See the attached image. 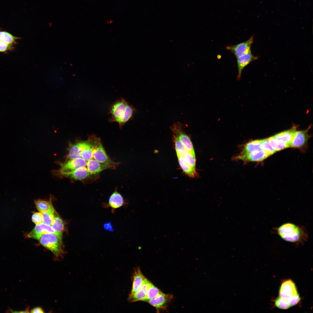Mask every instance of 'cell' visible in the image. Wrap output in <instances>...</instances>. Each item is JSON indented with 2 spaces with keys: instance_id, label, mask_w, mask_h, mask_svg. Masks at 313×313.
Listing matches in <instances>:
<instances>
[{
  "instance_id": "e0dca14e",
  "label": "cell",
  "mask_w": 313,
  "mask_h": 313,
  "mask_svg": "<svg viewBox=\"0 0 313 313\" xmlns=\"http://www.w3.org/2000/svg\"><path fill=\"white\" fill-rule=\"evenodd\" d=\"M63 176L76 180H81L87 178L90 175L87 168L83 167L74 170L59 173Z\"/></svg>"
},
{
  "instance_id": "d6986e66",
  "label": "cell",
  "mask_w": 313,
  "mask_h": 313,
  "mask_svg": "<svg viewBox=\"0 0 313 313\" xmlns=\"http://www.w3.org/2000/svg\"><path fill=\"white\" fill-rule=\"evenodd\" d=\"M124 204L123 198L121 194L117 191L114 192L110 196L108 205L114 211L123 206Z\"/></svg>"
},
{
  "instance_id": "2e32d148",
  "label": "cell",
  "mask_w": 313,
  "mask_h": 313,
  "mask_svg": "<svg viewBox=\"0 0 313 313\" xmlns=\"http://www.w3.org/2000/svg\"><path fill=\"white\" fill-rule=\"evenodd\" d=\"M86 165L91 175L97 174L105 169L113 168L115 167L101 163L93 158L88 161Z\"/></svg>"
},
{
  "instance_id": "484cf974",
  "label": "cell",
  "mask_w": 313,
  "mask_h": 313,
  "mask_svg": "<svg viewBox=\"0 0 313 313\" xmlns=\"http://www.w3.org/2000/svg\"><path fill=\"white\" fill-rule=\"evenodd\" d=\"M268 139L272 146L276 152L288 147L285 143L276 139L273 137H271Z\"/></svg>"
},
{
  "instance_id": "e575fe53",
  "label": "cell",
  "mask_w": 313,
  "mask_h": 313,
  "mask_svg": "<svg viewBox=\"0 0 313 313\" xmlns=\"http://www.w3.org/2000/svg\"><path fill=\"white\" fill-rule=\"evenodd\" d=\"M14 48V46L8 44L0 40V52L6 53Z\"/></svg>"
},
{
  "instance_id": "44dd1931",
  "label": "cell",
  "mask_w": 313,
  "mask_h": 313,
  "mask_svg": "<svg viewBox=\"0 0 313 313\" xmlns=\"http://www.w3.org/2000/svg\"><path fill=\"white\" fill-rule=\"evenodd\" d=\"M261 149V140H254L247 143L240 153H248Z\"/></svg>"
},
{
  "instance_id": "8992f818",
  "label": "cell",
  "mask_w": 313,
  "mask_h": 313,
  "mask_svg": "<svg viewBox=\"0 0 313 313\" xmlns=\"http://www.w3.org/2000/svg\"><path fill=\"white\" fill-rule=\"evenodd\" d=\"M49 233L54 234L62 239V233L57 232L51 226L43 223L36 225L30 232L26 235V236L39 240L42 235Z\"/></svg>"
},
{
  "instance_id": "30bf717a",
  "label": "cell",
  "mask_w": 313,
  "mask_h": 313,
  "mask_svg": "<svg viewBox=\"0 0 313 313\" xmlns=\"http://www.w3.org/2000/svg\"><path fill=\"white\" fill-rule=\"evenodd\" d=\"M152 284L146 278L141 288L133 294L128 295V301L130 302L146 301L148 290Z\"/></svg>"
},
{
  "instance_id": "3957f363",
  "label": "cell",
  "mask_w": 313,
  "mask_h": 313,
  "mask_svg": "<svg viewBox=\"0 0 313 313\" xmlns=\"http://www.w3.org/2000/svg\"><path fill=\"white\" fill-rule=\"evenodd\" d=\"M39 240L43 247L52 253L56 259L62 258L64 253L62 239L49 233L42 235Z\"/></svg>"
},
{
  "instance_id": "603a6c76",
  "label": "cell",
  "mask_w": 313,
  "mask_h": 313,
  "mask_svg": "<svg viewBox=\"0 0 313 313\" xmlns=\"http://www.w3.org/2000/svg\"><path fill=\"white\" fill-rule=\"evenodd\" d=\"M179 165L183 172L190 177L194 178L196 175L195 168L187 164L183 157L177 156Z\"/></svg>"
},
{
  "instance_id": "f1b7e54d",
  "label": "cell",
  "mask_w": 313,
  "mask_h": 313,
  "mask_svg": "<svg viewBox=\"0 0 313 313\" xmlns=\"http://www.w3.org/2000/svg\"><path fill=\"white\" fill-rule=\"evenodd\" d=\"M161 292L160 290L152 283L148 290L146 302L155 298Z\"/></svg>"
},
{
  "instance_id": "8fae6325",
  "label": "cell",
  "mask_w": 313,
  "mask_h": 313,
  "mask_svg": "<svg viewBox=\"0 0 313 313\" xmlns=\"http://www.w3.org/2000/svg\"><path fill=\"white\" fill-rule=\"evenodd\" d=\"M270 156L261 149L248 153H240L235 157V159L245 161H260L265 159Z\"/></svg>"
},
{
  "instance_id": "d590c367",
  "label": "cell",
  "mask_w": 313,
  "mask_h": 313,
  "mask_svg": "<svg viewBox=\"0 0 313 313\" xmlns=\"http://www.w3.org/2000/svg\"><path fill=\"white\" fill-rule=\"evenodd\" d=\"M31 313H44L43 310L40 307H37L31 310L30 312Z\"/></svg>"
},
{
  "instance_id": "52a82bcc",
  "label": "cell",
  "mask_w": 313,
  "mask_h": 313,
  "mask_svg": "<svg viewBox=\"0 0 313 313\" xmlns=\"http://www.w3.org/2000/svg\"><path fill=\"white\" fill-rule=\"evenodd\" d=\"M253 36L246 41L234 45L227 46L226 49L233 53L236 58L241 55L251 53V48L253 42Z\"/></svg>"
},
{
  "instance_id": "9a60e30c",
  "label": "cell",
  "mask_w": 313,
  "mask_h": 313,
  "mask_svg": "<svg viewBox=\"0 0 313 313\" xmlns=\"http://www.w3.org/2000/svg\"><path fill=\"white\" fill-rule=\"evenodd\" d=\"M237 58L238 72L237 77L240 79L244 69L252 61L257 60L258 57L253 55L251 53L241 55Z\"/></svg>"
},
{
  "instance_id": "ac0fdd59",
  "label": "cell",
  "mask_w": 313,
  "mask_h": 313,
  "mask_svg": "<svg viewBox=\"0 0 313 313\" xmlns=\"http://www.w3.org/2000/svg\"><path fill=\"white\" fill-rule=\"evenodd\" d=\"M308 137L306 131H296L289 147L293 148L302 147L306 144Z\"/></svg>"
},
{
  "instance_id": "4dcf8cb0",
  "label": "cell",
  "mask_w": 313,
  "mask_h": 313,
  "mask_svg": "<svg viewBox=\"0 0 313 313\" xmlns=\"http://www.w3.org/2000/svg\"><path fill=\"white\" fill-rule=\"evenodd\" d=\"M262 149L270 156L276 152L272 146L268 139L261 140Z\"/></svg>"
},
{
  "instance_id": "cb8c5ba5",
  "label": "cell",
  "mask_w": 313,
  "mask_h": 313,
  "mask_svg": "<svg viewBox=\"0 0 313 313\" xmlns=\"http://www.w3.org/2000/svg\"><path fill=\"white\" fill-rule=\"evenodd\" d=\"M21 38L15 37L6 31H0V40L9 45L14 46Z\"/></svg>"
},
{
  "instance_id": "4316f807",
  "label": "cell",
  "mask_w": 313,
  "mask_h": 313,
  "mask_svg": "<svg viewBox=\"0 0 313 313\" xmlns=\"http://www.w3.org/2000/svg\"><path fill=\"white\" fill-rule=\"evenodd\" d=\"M174 138L177 156L183 157L184 154L188 152L180 140L174 135Z\"/></svg>"
},
{
  "instance_id": "7a4b0ae2",
  "label": "cell",
  "mask_w": 313,
  "mask_h": 313,
  "mask_svg": "<svg viewBox=\"0 0 313 313\" xmlns=\"http://www.w3.org/2000/svg\"><path fill=\"white\" fill-rule=\"evenodd\" d=\"M134 110L125 101L122 99L115 103L111 107L110 112L112 121L119 124L120 127L132 117Z\"/></svg>"
},
{
  "instance_id": "836d02e7",
  "label": "cell",
  "mask_w": 313,
  "mask_h": 313,
  "mask_svg": "<svg viewBox=\"0 0 313 313\" xmlns=\"http://www.w3.org/2000/svg\"><path fill=\"white\" fill-rule=\"evenodd\" d=\"M32 221L36 225L43 223L42 214L40 212H34L32 217Z\"/></svg>"
},
{
  "instance_id": "4fadbf2b",
  "label": "cell",
  "mask_w": 313,
  "mask_h": 313,
  "mask_svg": "<svg viewBox=\"0 0 313 313\" xmlns=\"http://www.w3.org/2000/svg\"><path fill=\"white\" fill-rule=\"evenodd\" d=\"M146 278L139 267L135 268L131 276L132 287L128 295H132L138 291L141 287Z\"/></svg>"
},
{
  "instance_id": "9c48e42d",
  "label": "cell",
  "mask_w": 313,
  "mask_h": 313,
  "mask_svg": "<svg viewBox=\"0 0 313 313\" xmlns=\"http://www.w3.org/2000/svg\"><path fill=\"white\" fill-rule=\"evenodd\" d=\"M279 296L288 300L299 294L294 283L291 279L283 282L279 290Z\"/></svg>"
},
{
  "instance_id": "277c9868",
  "label": "cell",
  "mask_w": 313,
  "mask_h": 313,
  "mask_svg": "<svg viewBox=\"0 0 313 313\" xmlns=\"http://www.w3.org/2000/svg\"><path fill=\"white\" fill-rule=\"evenodd\" d=\"M92 147L93 158L103 163L115 167L117 163L108 157L103 147L100 139L94 135L89 138Z\"/></svg>"
},
{
  "instance_id": "d4e9b609",
  "label": "cell",
  "mask_w": 313,
  "mask_h": 313,
  "mask_svg": "<svg viewBox=\"0 0 313 313\" xmlns=\"http://www.w3.org/2000/svg\"><path fill=\"white\" fill-rule=\"evenodd\" d=\"M51 226L55 231L59 232L62 233L64 230V223L56 211Z\"/></svg>"
},
{
  "instance_id": "ba28073f",
  "label": "cell",
  "mask_w": 313,
  "mask_h": 313,
  "mask_svg": "<svg viewBox=\"0 0 313 313\" xmlns=\"http://www.w3.org/2000/svg\"><path fill=\"white\" fill-rule=\"evenodd\" d=\"M173 298V295L165 294L162 292L155 298L148 301L149 304L155 307L158 312L167 309Z\"/></svg>"
},
{
  "instance_id": "7c38bea8",
  "label": "cell",
  "mask_w": 313,
  "mask_h": 313,
  "mask_svg": "<svg viewBox=\"0 0 313 313\" xmlns=\"http://www.w3.org/2000/svg\"><path fill=\"white\" fill-rule=\"evenodd\" d=\"M87 161L81 157L71 159L63 163L59 170V174L70 172L79 168L85 167Z\"/></svg>"
},
{
  "instance_id": "f546056e",
  "label": "cell",
  "mask_w": 313,
  "mask_h": 313,
  "mask_svg": "<svg viewBox=\"0 0 313 313\" xmlns=\"http://www.w3.org/2000/svg\"><path fill=\"white\" fill-rule=\"evenodd\" d=\"M274 303L276 307L282 309H286L291 307L287 299L279 296L275 300Z\"/></svg>"
},
{
  "instance_id": "ffe728a7",
  "label": "cell",
  "mask_w": 313,
  "mask_h": 313,
  "mask_svg": "<svg viewBox=\"0 0 313 313\" xmlns=\"http://www.w3.org/2000/svg\"><path fill=\"white\" fill-rule=\"evenodd\" d=\"M295 128L279 133L273 137L276 139L285 143L289 147V145L296 131Z\"/></svg>"
},
{
  "instance_id": "8d00e7d4",
  "label": "cell",
  "mask_w": 313,
  "mask_h": 313,
  "mask_svg": "<svg viewBox=\"0 0 313 313\" xmlns=\"http://www.w3.org/2000/svg\"><path fill=\"white\" fill-rule=\"evenodd\" d=\"M104 228L108 230H111L112 229L111 225L110 223H106L104 225Z\"/></svg>"
},
{
  "instance_id": "d6a6232c",
  "label": "cell",
  "mask_w": 313,
  "mask_h": 313,
  "mask_svg": "<svg viewBox=\"0 0 313 313\" xmlns=\"http://www.w3.org/2000/svg\"><path fill=\"white\" fill-rule=\"evenodd\" d=\"M186 163L191 167L195 168V157L192 156L188 152H187L183 157Z\"/></svg>"
},
{
  "instance_id": "7402d4cb",
  "label": "cell",
  "mask_w": 313,
  "mask_h": 313,
  "mask_svg": "<svg viewBox=\"0 0 313 313\" xmlns=\"http://www.w3.org/2000/svg\"><path fill=\"white\" fill-rule=\"evenodd\" d=\"M51 199L49 201H45L41 199L35 200L34 203L37 210L41 213H46L54 208Z\"/></svg>"
},
{
  "instance_id": "6da1fadb",
  "label": "cell",
  "mask_w": 313,
  "mask_h": 313,
  "mask_svg": "<svg viewBox=\"0 0 313 313\" xmlns=\"http://www.w3.org/2000/svg\"><path fill=\"white\" fill-rule=\"evenodd\" d=\"M273 230L283 239L296 246L303 244L308 239L305 227L292 223H283L278 227L274 228Z\"/></svg>"
},
{
  "instance_id": "1f68e13d",
  "label": "cell",
  "mask_w": 313,
  "mask_h": 313,
  "mask_svg": "<svg viewBox=\"0 0 313 313\" xmlns=\"http://www.w3.org/2000/svg\"><path fill=\"white\" fill-rule=\"evenodd\" d=\"M89 139L90 142V145L82 152L81 154V157L86 161L93 158L91 145L89 138Z\"/></svg>"
},
{
  "instance_id": "5b68a950",
  "label": "cell",
  "mask_w": 313,
  "mask_h": 313,
  "mask_svg": "<svg viewBox=\"0 0 313 313\" xmlns=\"http://www.w3.org/2000/svg\"><path fill=\"white\" fill-rule=\"evenodd\" d=\"M182 125L180 123H176L170 127L175 135L181 142L187 151L195 157L194 148L189 137L183 130Z\"/></svg>"
},
{
  "instance_id": "5bb4252c",
  "label": "cell",
  "mask_w": 313,
  "mask_h": 313,
  "mask_svg": "<svg viewBox=\"0 0 313 313\" xmlns=\"http://www.w3.org/2000/svg\"><path fill=\"white\" fill-rule=\"evenodd\" d=\"M90 144L89 139L85 141L79 142L72 145L70 148L68 157L70 159L81 157L82 152Z\"/></svg>"
},
{
  "instance_id": "83f0119b",
  "label": "cell",
  "mask_w": 313,
  "mask_h": 313,
  "mask_svg": "<svg viewBox=\"0 0 313 313\" xmlns=\"http://www.w3.org/2000/svg\"><path fill=\"white\" fill-rule=\"evenodd\" d=\"M56 211L53 208L46 212L43 213V223L51 226L54 218Z\"/></svg>"
}]
</instances>
